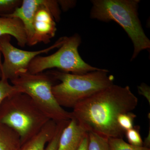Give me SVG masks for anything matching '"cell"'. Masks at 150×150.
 Instances as JSON below:
<instances>
[{
	"mask_svg": "<svg viewBox=\"0 0 150 150\" xmlns=\"http://www.w3.org/2000/svg\"><path fill=\"white\" fill-rule=\"evenodd\" d=\"M88 133H87L82 140L77 150H88Z\"/></svg>",
	"mask_w": 150,
	"mask_h": 150,
	"instance_id": "cell-23",
	"label": "cell"
},
{
	"mask_svg": "<svg viewBox=\"0 0 150 150\" xmlns=\"http://www.w3.org/2000/svg\"><path fill=\"white\" fill-rule=\"evenodd\" d=\"M110 150H150V148L136 146L126 143L122 138H109Z\"/></svg>",
	"mask_w": 150,
	"mask_h": 150,
	"instance_id": "cell-15",
	"label": "cell"
},
{
	"mask_svg": "<svg viewBox=\"0 0 150 150\" xmlns=\"http://www.w3.org/2000/svg\"><path fill=\"white\" fill-rule=\"evenodd\" d=\"M138 92L141 95L145 97L150 104V88L149 86L146 84L142 83L138 86Z\"/></svg>",
	"mask_w": 150,
	"mask_h": 150,
	"instance_id": "cell-21",
	"label": "cell"
},
{
	"mask_svg": "<svg viewBox=\"0 0 150 150\" xmlns=\"http://www.w3.org/2000/svg\"><path fill=\"white\" fill-rule=\"evenodd\" d=\"M22 2V0H0V16L12 13Z\"/></svg>",
	"mask_w": 150,
	"mask_h": 150,
	"instance_id": "cell-20",
	"label": "cell"
},
{
	"mask_svg": "<svg viewBox=\"0 0 150 150\" xmlns=\"http://www.w3.org/2000/svg\"><path fill=\"white\" fill-rule=\"evenodd\" d=\"M105 69L75 74L54 70L48 73L60 83L52 87V92L62 107L73 108L79 102L113 84L114 77Z\"/></svg>",
	"mask_w": 150,
	"mask_h": 150,
	"instance_id": "cell-3",
	"label": "cell"
},
{
	"mask_svg": "<svg viewBox=\"0 0 150 150\" xmlns=\"http://www.w3.org/2000/svg\"><path fill=\"white\" fill-rule=\"evenodd\" d=\"M66 36L62 37L48 48L37 51H27L18 49L11 43V36L5 35L0 37V52L4 62L0 68V77L11 81L20 73L27 71L33 59L40 54H48L54 48H59L64 42Z\"/></svg>",
	"mask_w": 150,
	"mask_h": 150,
	"instance_id": "cell-7",
	"label": "cell"
},
{
	"mask_svg": "<svg viewBox=\"0 0 150 150\" xmlns=\"http://www.w3.org/2000/svg\"><path fill=\"white\" fill-rule=\"evenodd\" d=\"M18 93L21 92L16 87L10 84L8 80L1 79L0 80V105L6 98Z\"/></svg>",
	"mask_w": 150,
	"mask_h": 150,
	"instance_id": "cell-16",
	"label": "cell"
},
{
	"mask_svg": "<svg viewBox=\"0 0 150 150\" xmlns=\"http://www.w3.org/2000/svg\"><path fill=\"white\" fill-rule=\"evenodd\" d=\"M59 6L63 10L66 11L75 5L76 2L73 1H57Z\"/></svg>",
	"mask_w": 150,
	"mask_h": 150,
	"instance_id": "cell-22",
	"label": "cell"
},
{
	"mask_svg": "<svg viewBox=\"0 0 150 150\" xmlns=\"http://www.w3.org/2000/svg\"><path fill=\"white\" fill-rule=\"evenodd\" d=\"M81 43V38L79 34L66 37L64 43L54 54L45 56L39 55L33 59L28 71L36 74L56 68L64 72L83 74L100 69L88 64L82 59L78 50Z\"/></svg>",
	"mask_w": 150,
	"mask_h": 150,
	"instance_id": "cell-6",
	"label": "cell"
},
{
	"mask_svg": "<svg viewBox=\"0 0 150 150\" xmlns=\"http://www.w3.org/2000/svg\"><path fill=\"white\" fill-rule=\"evenodd\" d=\"M46 0H23L21 5L12 13L1 16L19 19L24 26L27 37V45L31 46L33 36V23L38 10L44 4Z\"/></svg>",
	"mask_w": 150,
	"mask_h": 150,
	"instance_id": "cell-9",
	"label": "cell"
},
{
	"mask_svg": "<svg viewBox=\"0 0 150 150\" xmlns=\"http://www.w3.org/2000/svg\"><path fill=\"white\" fill-rule=\"evenodd\" d=\"M138 104V98L129 86L113 84L79 102L71 112L88 132L108 139H123L125 132L118 126L117 117L121 113L132 112Z\"/></svg>",
	"mask_w": 150,
	"mask_h": 150,
	"instance_id": "cell-1",
	"label": "cell"
},
{
	"mask_svg": "<svg viewBox=\"0 0 150 150\" xmlns=\"http://www.w3.org/2000/svg\"><path fill=\"white\" fill-rule=\"evenodd\" d=\"M57 125L56 122L50 120L38 134L22 145L19 150H45L55 134Z\"/></svg>",
	"mask_w": 150,
	"mask_h": 150,
	"instance_id": "cell-12",
	"label": "cell"
},
{
	"mask_svg": "<svg viewBox=\"0 0 150 150\" xmlns=\"http://www.w3.org/2000/svg\"><path fill=\"white\" fill-rule=\"evenodd\" d=\"M87 133L73 118L62 131L57 150H77Z\"/></svg>",
	"mask_w": 150,
	"mask_h": 150,
	"instance_id": "cell-10",
	"label": "cell"
},
{
	"mask_svg": "<svg viewBox=\"0 0 150 150\" xmlns=\"http://www.w3.org/2000/svg\"><path fill=\"white\" fill-rule=\"evenodd\" d=\"M5 35L14 37L20 47H24L27 45L25 30L19 19L0 16V37Z\"/></svg>",
	"mask_w": 150,
	"mask_h": 150,
	"instance_id": "cell-11",
	"label": "cell"
},
{
	"mask_svg": "<svg viewBox=\"0 0 150 150\" xmlns=\"http://www.w3.org/2000/svg\"><path fill=\"white\" fill-rule=\"evenodd\" d=\"M57 1L46 0L38 10L33 21V36L31 46L38 43L48 44L56 35V22L61 19V11Z\"/></svg>",
	"mask_w": 150,
	"mask_h": 150,
	"instance_id": "cell-8",
	"label": "cell"
},
{
	"mask_svg": "<svg viewBox=\"0 0 150 150\" xmlns=\"http://www.w3.org/2000/svg\"><path fill=\"white\" fill-rule=\"evenodd\" d=\"M139 0H92L90 17L105 22L111 21L125 30L134 47L131 61L141 51L149 50L150 40L139 17Z\"/></svg>",
	"mask_w": 150,
	"mask_h": 150,
	"instance_id": "cell-2",
	"label": "cell"
},
{
	"mask_svg": "<svg viewBox=\"0 0 150 150\" xmlns=\"http://www.w3.org/2000/svg\"><path fill=\"white\" fill-rule=\"evenodd\" d=\"M137 115L132 112L121 113L117 118L118 126L125 132L134 127V121Z\"/></svg>",
	"mask_w": 150,
	"mask_h": 150,
	"instance_id": "cell-17",
	"label": "cell"
},
{
	"mask_svg": "<svg viewBox=\"0 0 150 150\" xmlns=\"http://www.w3.org/2000/svg\"><path fill=\"white\" fill-rule=\"evenodd\" d=\"M88 133V150H110L108 139L94 132Z\"/></svg>",
	"mask_w": 150,
	"mask_h": 150,
	"instance_id": "cell-14",
	"label": "cell"
},
{
	"mask_svg": "<svg viewBox=\"0 0 150 150\" xmlns=\"http://www.w3.org/2000/svg\"><path fill=\"white\" fill-rule=\"evenodd\" d=\"M1 52H0V68H1V65L2 64V62H1Z\"/></svg>",
	"mask_w": 150,
	"mask_h": 150,
	"instance_id": "cell-24",
	"label": "cell"
},
{
	"mask_svg": "<svg viewBox=\"0 0 150 150\" xmlns=\"http://www.w3.org/2000/svg\"><path fill=\"white\" fill-rule=\"evenodd\" d=\"M21 146L18 134L9 127L0 125V150H19Z\"/></svg>",
	"mask_w": 150,
	"mask_h": 150,
	"instance_id": "cell-13",
	"label": "cell"
},
{
	"mask_svg": "<svg viewBox=\"0 0 150 150\" xmlns=\"http://www.w3.org/2000/svg\"><path fill=\"white\" fill-rule=\"evenodd\" d=\"M53 80L48 73L32 74L26 71L19 74L11 82L21 93L28 96L50 120L57 123L69 121L73 118L72 114L56 100L52 92Z\"/></svg>",
	"mask_w": 150,
	"mask_h": 150,
	"instance_id": "cell-5",
	"label": "cell"
},
{
	"mask_svg": "<svg viewBox=\"0 0 150 150\" xmlns=\"http://www.w3.org/2000/svg\"><path fill=\"white\" fill-rule=\"evenodd\" d=\"M140 129L139 126H134L132 129L125 131L129 144L136 146H143L144 142L140 134Z\"/></svg>",
	"mask_w": 150,
	"mask_h": 150,
	"instance_id": "cell-19",
	"label": "cell"
},
{
	"mask_svg": "<svg viewBox=\"0 0 150 150\" xmlns=\"http://www.w3.org/2000/svg\"><path fill=\"white\" fill-rule=\"evenodd\" d=\"M69 121H61L57 123V128L54 137L51 139L45 148V150H57L59 139L64 128L69 122Z\"/></svg>",
	"mask_w": 150,
	"mask_h": 150,
	"instance_id": "cell-18",
	"label": "cell"
},
{
	"mask_svg": "<svg viewBox=\"0 0 150 150\" xmlns=\"http://www.w3.org/2000/svg\"><path fill=\"white\" fill-rule=\"evenodd\" d=\"M50 120L25 93L11 96L0 105V125L14 130L21 145L38 134Z\"/></svg>",
	"mask_w": 150,
	"mask_h": 150,
	"instance_id": "cell-4",
	"label": "cell"
}]
</instances>
